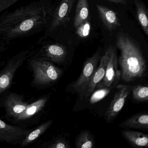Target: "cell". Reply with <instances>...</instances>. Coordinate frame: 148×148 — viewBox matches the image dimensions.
<instances>
[{"instance_id":"cell-19","label":"cell","mask_w":148,"mask_h":148,"mask_svg":"<svg viewBox=\"0 0 148 148\" xmlns=\"http://www.w3.org/2000/svg\"><path fill=\"white\" fill-rule=\"evenodd\" d=\"M94 146V136L90 131L83 130L76 137L75 140L76 148H92Z\"/></svg>"},{"instance_id":"cell-20","label":"cell","mask_w":148,"mask_h":148,"mask_svg":"<svg viewBox=\"0 0 148 148\" xmlns=\"http://www.w3.org/2000/svg\"><path fill=\"white\" fill-rule=\"evenodd\" d=\"M138 21L144 32L148 35V17L147 10L143 3L140 0H134Z\"/></svg>"},{"instance_id":"cell-2","label":"cell","mask_w":148,"mask_h":148,"mask_svg":"<svg viewBox=\"0 0 148 148\" xmlns=\"http://www.w3.org/2000/svg\"><path fill=\"white\" fill-rule=\"evenodd\" d=\"M116 44L120 51L118 63L121 69V80L130 83L145 77L147 64L137 43L127 34L119 33Z\"/></svg>"},{"instance_id":"cell-1","label":"cell","mask_w":148,"mask_h":148,"mask_svg":"<svg viewBox=\"0 0 148 148\" xmlns=\"http://www.w3.org/2000/svg\"><path fill=\"white\" fill-rule=\"evenodd\" d=\"M54 6L52 0H34L0 15V41L12 40L45 31L51 19Z\"/></svg>"},{"instance_id":"cell-3","label":"cell","mask_w":148,"mask_h":148,"mask_svg":"<svg viewBox=\"0 0 148 148\" xmlns=\"http://www.w3.org/2000/svg\"><path fill=\"white\" fill-rule=\"evenodd\" d=\"M27 60L28 69L33 73L31 86L38 90L53 86L60 80L64 73L63 69L51 61L31 57Z\"/></svg>"},{"instance_id":"cell-24","label":"cell","mask_w":148,"mask_h":148,"mask_svg":"<svg viewBox=\"0 0 148 148\" xmlns=\"http://www.w3.org/2000/svg\"><path fill=\"white\" fill-rule=\"evenodd\" d=\"M76 33L80 38H86L89 36L90 32V23L89 20L86 21L76 28Z\"/></svg>"},{"instance_id":"cell-13","label":"cell","mask_w":148,"mask_h":148,"mask_svg":"<svg viewBox=\"0 0 148 148\" xmlns=\"http://www.w3.org/2000/svg\"><path fill=\"white\" fill-rule=\"evenodd\" d=\"M109 55V49L108 47L106 50L103 55L101 57L99 64L91 79L87 88L83 95L80 97L82 99H88L92 93L96 90L97 85L103 80L105 74Z\"/></svg>"},{"instance_id":"cell-23","label":"cell","mask_w":148,"mask_h":148,"mask_svg":"<svg viewBox=\"0 0 148 148\" xmlns=\"http://www.w3.org/2000/svg\"><path fill=\"white\" fill-rule=\"evenodd\" d=\"M115 87H116L111 86L96 89L89 97V103L90 104H94L103 99Z\"/></svg>"},{"instance_id":"cell-17","label":"cell","mask_w":148,"mask_h":148,"mask_svg":"<svg viewBox=\"0 0 148 148\" xmlns=\"http://www.w3.org/2000/svg\"><path fill=\"white\" fill-rule=\"evenodd\" d=\"M53 123L52 119L47 120L40 125L34 130H32L25 137L19 147L25 148L31 145L42 136L51 127Z\"/></svg>"},{"instance_id":"cell-14","label":"cell","mask_w":148,"mask_h":148,"mask_svg":"<svg viewBox=\"0 0 148 148\" xmlns=\"http://www.w3.org/2000/svg\"><path fill=\"white\" fill-rule=\"evenodd\" d=\"M119 126L124 129H134L143 131L148 130V112L143 111L122 121Z\"/></svg>"},{"instance_id":"cell-11","label":"cell","mask_w":148,"mask_h":148,"mask_svg":"<svg viewBox=\"0 0 148 148\" xmlns=\"http://www.w3.org/2000/svg\"><path fill=\"white\" fill-rule=\"evenodd\" d=\"M117 91L112 100L110 106L105 113L104 117L108 123H111L116 118L118 115L123 109L125 101L130 94V85L118 84Z\"/></svg>"},{"instance_id":"cell-10","label":"cell","mask_w":148,"mask_h":148,"mask_svg":"<svg viewBox=\"0 0 148 148\" xmlns=\"http://www.w3.org/2000/svg\"><path fill=\"white\" fill-rule=\"evenodd\" d=\"M32 130L22 125L8 124L0 118V142L20 145Z\"/></svg>"},{"instance_id":"cell-26","label":"cell","mask_w":148,"mask_h":148,"mask_svg":"<svg viewBox=\"0 0 148 148\" xmlns=\"http://www.w3.org/2000/svg\"><path fill=\"white\" fill-rule=\"evenodd\" d=\"M7 45L4 42L0 41V53L5 51L7 49Z\"/></svg>"},{"instance_id":"cell-8","label":"cell","mask_w":148,"mask_h":148,"mask_svg":"<svg viewBox=\"0 0 148 148\" xmlns=\"http://www.w3.org/2000/svg\"><path fill=\"white\" fill-rule=\"evenodd\" d=\"M29 104L25 96L16 92L8 90L0 96V107L5 109V117L12 123Z\"/></svg>"},{"instance_id":"cell-4","label":"cell","mask_w":148,"mask_h":148,"mask_svg":"<svg viewBox=\"0 0 148 148\" xmlns=\"http://www.w3.org/2000/svg\"><path fill=\"white\" fill-rule=\"evenodd\" d=\"M35 46L31 48L29 57L59 65L63 64L66 60L67 50L62 44L49 43L39 40Z\"/></svg>"},{"instance_id":"cell-16","label":"cell","mask_w":148,"mask_h":148,"mask_svg":"<svg viewBox=\"0 0 148 148\" xmlns=\"http://www.w3.org/2000/svg\"><path fill=\"white\" fill-rule=\"evenodd\" d=\"M96 6L100 18L107 29L112 31L120 26L119 19L115 12L101 5Z\"/></svg>"},{"instance_id":"cell-12","label":"cell","mask_w":148,"mask_h":148,"mask_svg":"<svg viewBox=\"0 0 148 148\" xmlns=\"http://www.w3.org/2000/svg\"><path fill=\"white\" fill-rule=\"evenodd\" d=\"M51 93H47L29 103L25 110L15 120L13 123L25 126L28 125L31 120L41 113L45 109L50 99Z\"/></svg>"},{"instance_id":"cell-9","label":"cell","mask_w":148,"mask_h":148,"mask_svg":"<svg viewBox=\"0 0 148 148\" xmlns=\"http://www.w3.org/2000/svg\"><path fill=\"white\" fill-rule=\"evenodd\" d=\"M108 47L109 58L105 74L103 80L97 86L96 89L111 86L116 87L121 80V71L118 68L116 48L114 45H110Z\"/></svg>"},{"instance_id":"cell-21","label":"cell","mask_w":148,"mask_h":148,"mask_svg":"<svg viewBox=\"0 0 148 148\" xmlns=\"http://www.w3.org/2000/svg\"><path fill=\"white\" fill-rule=\"evenodd\" d=\"M70 142L63 135H58L48 141L39 144L38 148H70Z\"/></svg>"},{"instance_id":"cell-6","label":"cell","mask_w":148,"mask_h":148,"mask_svg":"<svg viewBox=\"0 0 148 148\" xmlns=\"http://www.w3.org/2000/svg\"><path fill=\"white\" fill-rule=\"evenodd\" d=\"M31 49L20 52L9 59L0 71V96L9 90L17 71L29 57Z\"/></svg>"},{"instance_id":"cell-29","label":"cell","mask_w":148,"mask_h":148,"mask_svg":"<svg viewBox=\"0 0 148 148\" xmlns=\"http://www.w3.org/2000/svg\"><path fill=\"white\" fill-rule=\"evenodd\" d=\"M107 1H110V2H113V3H119L117 0H107Z\"/></svg>"},{"instance_id":"cell-25","label":"cell","mask_w":148,"mask_h":148,"mask_svg":"<svg viewBox=\"0 0 148 148\" xmlns=\"http://www.w3.org/2000/svg\"><path fill=\"white\" fill-rule=\"evenodd\" d=\"M23 0H0V15L8 8Z\"/></svg>"},{"instance_id":"cell-18","label":"cell","mask_w":148,"mask_h":148,"mask_svg":"<svg viewBox=\"0 0 148 148\" xmlns=\"http://www.w3.org/2000/svg\"><path fill=\"white\" fill-rule=\"evenodd\" d=\"M89 14L90 9L87 0H78L74 17V27L76 29L80 25L88 20Z\"/></svg>"},{"instance_id":"cell-15","label":"cell","mask_w":148,"mask_h":148,"mask_svg":"<svg viewBox=\"0 0 148 148\" xmlns=\"http://www.w3.org/2000/svg\"><path fill=\"white\" fill-rule=\"evenodd\" d=\"M123 138L133 147L147 148L148 147V135L136 131L125 129L121 131Z\"/></svg>"},{"instance_id":"cell-28","label":"cell","mask_w":148,"mask_h":148,"mask_svg":"<svg viewBox=\"0 0 148 148\" xmlns=\"http://www.w3.org/2000/svg\"><path fill=\"white\" fill-rule=\"evenodd\" d=\"M6 62L5 61H2V60H0V67L3 66L5 64Z\"/></svg>"},{"instance_id":"cell-7","label":"cell","mask_w":148,"mask_h":148,"mask_svg":"<svg viewBox=\"0 0 148 148\" xmlns=\"http://www.w3.org/2000/svg\"><path fill=\"white\" fill-rule=\"evenodd\" d=\"M75 1L76 0H61L57 6H54L51 22L40 40L52 37L60 27L65 25L70 21L71 11Z\"/></svg>"},{"instance_id":"cell-27","label":"cell","mask_w":148,"mask_h":148,"mask_svg":"<svg viewBox=\"0 0 148 148\" xmlns=\"http://www.w3.org/2000/svg\"><path fill=\"white\" fill-rule=\"evenodd\" d=\"M119 3H121V4L125 5L126 3V1L125 0H117Z\"/></svg>"},{"instance_id":"cell-5","label":"cell","mask_w":148,"mask_h":148,"mask_svg":"<svg viewBox=\"0 0 148 148\" xmlns=\"http://www.w3.org/2000/svg\"><path fill=\"white\" fill-rule=\"evenodd\" d=\"M101 57V49H98L91 57L86 59L77 79L66 87L68 92L77 94L79 97L83 95L98 66Z\"/></svg>"},{"instance_id":"cell-22","label":"cell","mask_w":148,"mask_h":148,"mask_svg":"<svg viewBox=\"0 0 148 148\" xmlns=\"http://www.w3.org/2000/svg\"><path fill=\"white\" fill-rule=\"evenodd\" d=\"M131 92L132 98L138 102H147L148 100V87L147 85L142 84L130 85Z\"/></svg>"}]
</instances>
